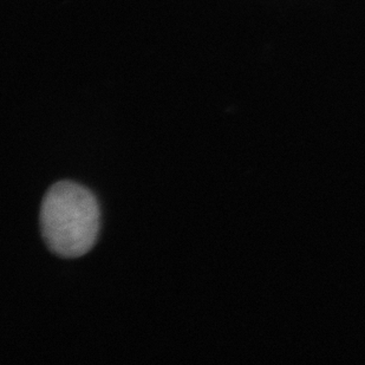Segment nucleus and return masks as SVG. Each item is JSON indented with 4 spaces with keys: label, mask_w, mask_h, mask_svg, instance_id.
Listing matches in <instances>:
<instances>
[{
    "label": "nucleus",
    "mask_w": 365,
    "mask_h": 365,
    "mask_svg": "<svg viewBox=\"0 0 365 365\" xmlns=\"http://www.w3.org/2000/svg\"><path fill=\"white\" fill-rule=\"evenodd\" d=\"M41 235L48 250L62 258H77L93 248L100 232L101 210L86 187L59 181L41 201Z\"/></svg>",
    "instance_id": "nucleus-1"
}]
</instances>
